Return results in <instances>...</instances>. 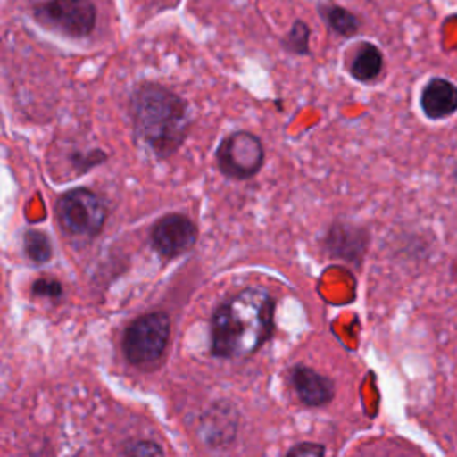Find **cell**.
<instances>
[{"instance_id": "6da1fadb", "label": "cell", "mask_w": 457, "mask_h": 457, "mask_svg": "<svg viewBox=\"0 0 457 457\" xmlns=\"http://www.w3.org/2000/svg\"><path fill=\"white\" fill-rule=\"evenodd\" d=\"M275 298L248 286L223 300L211 318V353L220 359L250 357L273 334Z\"/></svg>"}, {"instance_id": "7a4b0ae2", "label": "cell", "mask_w": 457, "mask_h": 457, "mask_svg": "<svg viewBox=\"0 0 457 457\" xmlns=\"http://www.w3.org/2000/svg\"><path fill=\"white\" fill-rule=\"evenodd\" d=\"M129 114L136 134L157 157L173 155L191 125L187 102L157 82H143L132 91Z\"/></svg>"}, {"instance_id": "3957f363", "label": "cell", "mask_w": 457, "mask_h": 457, "mask_svg": "<svg viewBox=\"0 0 457 457\" xmlns=\"http://www.w3.org/2000/svg\"><path fill=\"white\" fill-rule=\"evenodd\" d=\"M55 214L61 228L68 236L93 239L105 225L107 207L98 193L87 187H75L59 196L55 202Z\"/></svg>"}, {"instance_id": "277c9868", "label": "cell", "mask_w": 457, "mask_h": 457, "mask_svg": "<svg viewBox=\"0 0 457 457\" xmlns=\"http://www.w3.org/2000/svg\"><path fill=\"white\" fill-rule=\"evenodd\" d=\"M171 323L162 311L146 312L136 318L123 334L121 348L134 366H146L159 361L170 343Z\"/></svg>"}, {"instance_id": "5b68a950", "label": "cell", "mask_w": 457, "mask_h": 457, "mask_svg": "<svg viewBox=\"0 0 457 457\" xmlns=\"http://www.w3.org/2000/svg\"><path fill=\"white\" fill-rule=\"evenodd\" d=\"M30 12L39 25L68 37H86L96 27V5L91 0H43Z\"/></svg>"}, {"instance_id": "8992f818", "label": "cell", "mask_w": 457, "mask_h": 457, "mask_svg": "<svg viewBox=\"0 0 457 457\" xmlns=\"http://www.w3.org/2000/svg\"><path fill=\"white\" fill-rule=\"evenodd\" d=\"M264 162L262 141L246 130H234L221 139L216 148V164L220 171L234 180L255 177Z\"/></svg>"}, {"instance_id": "52a82bcc", "label": "cell", "mask_w": 457, "mask_h": 457, "mask_svg": "<svg viewBox=\"0 0 457 457\" xmlns=\"http://www.w3.org/2000/svg\"><path fill=\"white\" fill-rule=\"evenodd\" d=\"M152 246L162 257H179L191 250L198 239L196 225L180 212L164 214L152 228Z\"/></svg>"}, {"instance_id": "ba28073f", "label": "cell", "mask_w": 457, "mask_h": 457, "mask_svg": "<svg viewBox=\"0 0 457 457\" xmlns=\"http://www.w3.org/2000/svg\"><path fill=\"white\" fill-rule=\"evenodd\" d=\"M287 378L300 402L309 407L325 405L334 398V380L309 366H293Z\"/></svg>"}, {"instance_id": "9c48e42d", "label": "cell", "mask_w": 457, "mask_h": 457, "mask_svg": "<svg viewBox=\"0 0 457 457\" xmlns=\"http://www.w3.org/2000/svg\"><path fill=\"white\" fill-rule=\"evenodd\" d=\"M368 234L348 223H334L323 237V248L332 259L357 261L366 250Z\"/></svg>"}, {"instance_id": "30bf717a", "label": "cell", "mask_w": 457, "mask_h": 457, "mask_svg": "<svg viewBox=\"0 0 457 457\" xmlns=\"http://www.w3.org/2000/svg\"><path fill=\"white\" fill-rule=\"evenodd\" d=\"M420 104L428 118H446L457 111V86L446 79L436 77L425 84Z\"/></svg>"}, {"instance_id": "8fae6325", "label": "cell", "mask_w": 457, "mask_h": 457, "mask_svg": "<svg viewBox=\"0 0 457 457\" xmlns=\"http://www.w3.org/2000/svg\"><path fill=\"white\" fill-rule=\"evenodd\" d=\"M384 57L380 48L373 43L364 41L353 52V57L350 61V75L359 82H371L380 75Z\"/></svg>"}, {"instance_id": "7c38bea8", "label": "cell", "mask_w": 457, "mask_h": 457, "mask_svg": "<svg viewBox=\"0 0 457 457\" xmlns=\"http://www.w3.org/2000/svg\"><path fill=\"white\" fill-rule=\"evenodd\" d=\"M318 14L323 20V23L328 27L330 32L341 36V37H352L361 29V20L355 12L350 9L334 4V2H320L318 4Z\"/></svg>"}, {"instance_id": "4fadbf2b", "label": "cell", "mask_w": 457, "mask_h": 457, "mask_svg": "<svg viewBox=\"0 0 457 457\" xmlns=\"http://www.w3.org/2000/svg\"><path fill=\"white\" fill-rule=\"evenodd\" d=\"M23 253L34 264L48 262L54 255L50 237L45 232L37 230V228L25 230V234H23Z\"/></svg>"}, {"instance_id": "5bb4252c", "label": "cell", "mask_w": 457, "mask_h": 457, "mask_svg": "<svg viewBox=\"0 0 457 457\" xmlns=\"http://www.w3.org/2000/svg\"><path fill=\"white\" fill-rule=\"evenodd\" d=\"M309 41H311V27L298 18L293 21L291 29L284 34V37L280 39V45L287 54L309 55L311 54Z\"/></svg>"}, {"instance_id": "9a60e30c", "label": "cell", "mask_w": 457, "mask_h": 457, "mask_svg": "<svg viewBox=\"0 0 457 457\" xmlns=\"http://www.w3.org/2000/svg\"><path fill=\"white\" fill-rule=\"evenodd\" d=\"M32 295L57 302L62 296V286L55 278H37L32 284Z\"/></svg>"}, {"instance_id": "2e32d148", "label": "cell", "mask_w": 457, "mask_h": 457, "mask_svg": "<svg viewBox=\"0 0 457 457\" xmlns=\"http://www.w3.org/2000/svg\"><path fill=\"white\" fill-rule=\"evenodd\" d=\"M120 452L125 455H162L164 453V450L161 448L159 443L148 441V439L130 441Z\"/></svg>"}, {"instance_id": "e0dca14e", "label": "cell", "mask_w": 457, "mask_h": 457, "mask_svg": "<svg viewBox=\"0 0 457 457\" xmlns=\"http://www.w3.org/2000/svg\"><path fill=\"white\" fill-rule=\"evenodd\" d=\"M71 157H73L71 161H73V164H75V168L79 171H89L91 168L98 166L100 162H104L107 159L105 152H102V150H91V152H84V154H75Z\"/></svg>"}, {"instance_id": "ac0fdd59", "label": "cell", "mask_w": 457, "mask_h": 457, "mask_svg": "<svg viewBox=\"0 0 457 457\" xmlns=\"http://www.w3.org/2000/svg\"><path fill=\"white\" fill-rule=\"evenodd\" d=\"M325 452H327V448L323 445L305 441V443H298L293 448H289L287 455H323Z\"/></svg>"}]
</instances>
